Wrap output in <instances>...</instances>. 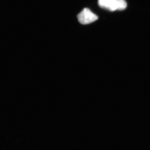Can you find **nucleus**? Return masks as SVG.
I'll use <instances>...</instances> for the list:
<instances>
[{"instance_id": "nucleus-1", "label": "nucleus", "mask_w": 150, "mask_h": 150, "mask_svg": "<svg viewBox=\"0 0 150 150\" xmlns=\"http://www.w3.org/2000/svg\"><path fill=\"white\" fill-rule=\"evenodd\" d=\"M98 4L100 7L110 11L123 10L127 7L125 0H98Z\"/></svg>"}, {"instance_id": "nucleus-2", "label": "nucleus", "mask_w": 150, "mask_h": 150, "mask_svg": "<svg viewBox=\"0 0 150 150\" xmlns=\"http://www.w3.org/2000/svg\"><path fill=\"white\" fill-rule=\"evenodd\" d=\"M77 18L79 22L81 24L83 25L92 23L98 19L97 16L88 8H84L78 14Z\"/></svg>"}]
</instances>
